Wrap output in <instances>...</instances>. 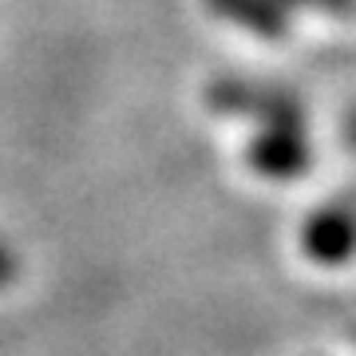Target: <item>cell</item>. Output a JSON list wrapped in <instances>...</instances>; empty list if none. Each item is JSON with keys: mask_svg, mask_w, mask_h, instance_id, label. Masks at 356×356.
Here are the masks:
<instances>
[{"mask_svg": "<svg viewBox=\"0 0 356 356\" xmlns=\"http://www.w3.org/2000/svg\"><path fill=\"white\" fill-rule=\"evenodd\" d=\"M250 170L269 182H293L309 175L313 166V143L305 135V123H281V127H261L250 143Z\"/></svg>", "mask_w": 356, "mask_h": 356, "instance_id": "2", "label": "cell"}, {"mask_svg": "<svg viewBox=\"0 0 356 356\" xmlns=\"http://www.w3.org/2000/svg\"><path fill=\"white\" fill-rule=\"evenodd\" d=\"M210 107L222 115L254 119L257 127H281V123H305V107L297 95L266 83H245V79H222L210 88Z\"/></svg>", "mask_w": 356, "mask_h": 356, "instance_id": "1", "label": "cell"}, {"mask_svg": "<svg viewBox=\"0 0 356 356\" xmlns=\"http://www.w3.org/2000/svg\"><path fill=\"white\" fill-rule=\"evenodd\" d=\"M344 143H348V147L356 151V111L348 115V119H344Z\"/></svg>", "mask_w": 356, "mask_h": 356, "instance_id": "6", "label": "cell"}, {"mask_svg": "<svg viewBox=\"0 0 356 356\" xmlns=\"http://www.w3.org/2000/svg\"><path fill=\"white\" fill-rule=\"evenodd\" d=\"M218 13L238 20L250 32H261V36H281L285 32V13L266 4V0H218Z\"/></svg>", "mask_w": 356, "mask_h": 356, "instance_id": "4", "label": "cell"}, {"mask_svg": "<svg viewBox=\"0 0 356 356\" xmlns=\"http://www.w3.org/2000/svg\"><path fill=\"white\" fill-rule=\"evenodd\" d=\"M16 277H20V261H16V254L8 250V242L0 238V289H8Z\"/></svg>", "mask_w": 356, "mask_h": 356, "instance_id": "5", "label": "cell"}, {"mask_svg": "<svg viewBox=\"0 0 356 356\" xmlns=\"http://www.w3.org/2000/svg\"><path fill=\"white\" fill-rule=\"evenodd\" d=\"M301 254L321 269H341L356 257V206L332 202L301 222Z\"/></svg>", "mask_w": 356, "mask_h": 356, "instance_id": "3", "label": "cell"}]
</instances>
